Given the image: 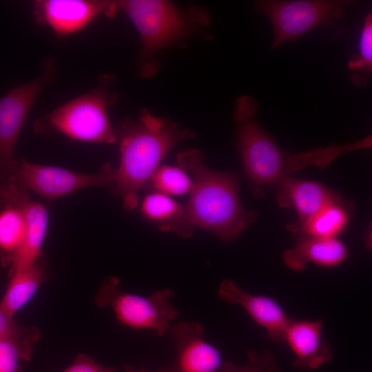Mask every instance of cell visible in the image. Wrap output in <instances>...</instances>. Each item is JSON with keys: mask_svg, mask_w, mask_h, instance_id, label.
<instances>
[{"mask_svg": "<svg viewBox=\"0 0 372 372\" xmlns=\"http://www.w3.org/2000/svg\"><path fill=\"white\" fill-rule=\"evenodd\" d=\"M182 207L169 196L154 192L144 198L141 210L147 220L158 224L161 230L169 231L180 214Z\"/></svg>", "mask_w": 372, "mask_h": 372, "instance_id": "23", "label": "cell"}, {"mask_svg": "<svg viewBox=\"0 0 372 372\" xmlns=\"http://www.w3.org/2000/svg\"><path fill=\"white\" fill-rule=\"evenodd\" d=\"M113 76H103L92 90L79 96L39 118L36 132H58L72 140L96 143H116L108 108L116 102Z\"/></svg>", "mask_w": 372, "mask_h": 372, "instance_id": "5", "label": "cell"}, {"mask_svg": "<svg viewBox=\"0 0 372 372\" xmlns=\"http://www.w3.org/2000/svg\"><path fill=\"white\" fill-rule=\"evenodd\" d=\"M349 256L346 245L337 238H299L295 247L283 254L285 264L300 271L310 262L323 267L341 264Z\"/></svg>", "mask_w": 372, "mask_h": 372, "instance_id": "16", "label": "cell"}, {"mask_svg": "<svg viewBox=\"0 0 372 372\" xmlns=\"http://www.w3.org/2000/svg\"><path fill=\"white\" fill-rule=\"evenodd\" d=\"M27 328L19 325L13 316L0 309V340L19 335Z\"/></svg>", "mask_w": 372, "mask_h": 372, "instance_id": "26", "label": "cell"}, {"mask_svg": "<svg viewBox=\"0 0 372 372\" xmlns=\"http://www.w3.org/2000/svg\"><path fill=\"white\" fill-rule=\"evenodd\" d=\"M115 1L101 0H39L34 3L37 21L58 37L69 35L87 27L101 15L114 16Z\"/></svg>", "mask_w": 372, "mask_h": 372, "instance_id": "10", "label": "cell"}, {"mask_svg": "<svg viewBox=\"0 0 372 372\" xmlns=\"http://www.w3.org/2000/svg\"><path fill=\"white\" fill-rule=\"evenodd\" d=\"M176 354L174 362L156 372H217L223 364L220 351L204 339L203 327L181 322L170 327Z\"/></svg>", "mask_w": 372, "mask_h": 372, "instance_id": "11", "label": "cell"}, {"mask_svg": "<svg viewBox=\"0 0 372 372\" xmlns=\"http://www.w3.org/2000/svg\"><path fill=\"white\" fill-rule=\"evenodd\" d=\"M348 68L352 72L351 80L358 87L366 86L372 70V14L365 17L358 41V48L348 61Z\"/></svg>", "mask_w": 372, "mask_h": 372, "instance_id": "21", "label": "cell"}, {"mask_svg": "<svg viewBox=\"0 0 372 372\" xmlns=\"http://www.w3.org/2000/svg\"><path fill=\"white\" fill-rule=\"evenodd\" d=\"M176 160L190 174L193 188L169 231L187 238L199 228L225 241L237 238L256 218L255 212L246 211L241 204L238 176L208 168L203 163L202 153L196 149L181 151Z\"/></svg>", "mask_w": 372, "mask_h": 372, "instance_id": "1", "label": "cell"}, {"mask_svg": "<svg viewBox=\"0 0 372 372\" xmlns=\"http://www.w3.org/2000/svg\"><path fill=\"white\" fill-rule=\"evenodd\" d=\"M322 320H291L285 341L296 356L293 366L298 370L318 369L333 357L331 344L324 340Z\"/></svg>", "mask_w": 372, "mask_h": 372, "instance_id": "13", "label": "cell"}, {"mask_svg": "<svg viewBox=\"0 0 372 372\" xmlns=\"http://www.w3.org/2000/svg\"><path fill=\"white\" fill-rule=\"evenodd\" d=\"M113 276L104 281L96 298L97 306H110L118 321L135 329H151L162 336L168 333L178 311L170 303L174 293L170 289L154 291L148 296L124 292Z\"/></svg>", "mask_w": 372, "mask_h": 372, "instance_id": "6", "label": "cell"}, {"mask_svg": "<svg viewBox=\"0 0 372 372\" xmlns=\"http://www.w3.org/2000/svg\"><path fill=\"white\" fill-rule=\"evenodd\" d=\"M124 369L125 372H150L149 371L143 368H134L129 366H125Z\"/></svg>", "mask_w": 372, "mask_h": 372, "instance_id": "27", "label": "cell"}, {"mask_svg": "<svg viewBox=\"0 0 372 372\" xmlns=\"http://www.w3.org/2000/svg\"><path fill=\"white\" fill-rule=\"evenodd\" d=\"M0 256L10 264L20 249L25 233L24 214L15 194L14 181L10 179L0 189Z\"/></svg>", "mask_w": 372, "mask_h": 372, "instance_id": "17", "label": "cell"}, {"mask_svg": "<svg viewBox=\"0 0 372 372\" xmlns=\"http://www.w3.org/2000/svg\"><path fill=\"white\" fill-rule=\"evenodd\" d=\"M343 0H261L256 10L269 20L273 30L271 49L293 41L317 26L345 15Z\"/></svg>", "mask_w": 372, "mask_h": 372, "instance_id": "8", "label": "cell"}, {"mask_svg": "<svg viewBox=\"0 0 372 372\" xmlns=\"http://www.w3.org/2000/svg\"><path fill=\"white\" fill-rule=\"evenodd\" d=\"M349 210L344 201L332 203L309 218L291 225L289 229L299 238H336L348 224Z\"/></svg>", "mask_w": 372, "mask_h": 372, "instance_id": "19", "label": "cell"}, {"mask_svg": "<svg viewBox=\"0 0 372 372\" xmlns=\"http://www.w3.org/2000/svg\"><path fill=\"white\" fill-rule=\"evenodd\" d=\"M258 103L251 96H240L234 106L237 143L245 174L256 187L276 186L296 171L308 166L324 169L340 156L371 147L372 137L346 145L326 147L291 153L284 150L258 123Z\"/></svg>", "mask_w": 372, "mask_h": 372, "instance_id": "2", "label": "cell"}, {"mask_svg": "<svg viewBox=\"0 0 372 372\" xmlns=\"http://www.w3.org/2000/svg\"><path fill=\"white\" fill-rule=\"evenodd\" d=\"M114 131L121 156L110 185L130 211L138 205L139 189L167 154L194 133L146 109L141 110L136 121H125Z\"/></svg>", "mask_w": 372, "mask_h": 372, "instance_id": "3", "label": "cell"}, {"mask_svg": "<svg viewBox=\"0 0 372 372\" xmlns=\"http://www.w3.org/2000/svg\"><path fill=\"white\" fill-rule=\"evenodd\" d=\"M276 201L280 207L293 208L303 221L327 205L344 201L335 191L317 182L288 176L277 185Z\"/></svg>", "mask_w": 372, "mask_h": 372, "instance_id": "14", "label": "cell"}, {"mask_svg": "<svg viewBox=\"0 0 372 372\" xmlns=\"http://www.w3.org/2000/svg\"><path fill=\"white\" fill-rule=\"evenodd\" d=\"M155 192L165 195H183L190 193L193 183L180 166H158L144 185Z\"/></svg>", "mask_w": 372, "mask_h": 372, "instance_id": "22", "label": "cell"}, {"mask_svg": "<svg viewBox=\"0 0 372 372\" xmlns=\"http://www.w3.org/2000/svg\"><path fill=\"white\" fill-rule=\"evenodd\" d=\"M15 194L23 209L25 233L20 249L12 257L10 272L30 266L39 260L48 224L45 205L32 200L28 190L14 181Z\"/></svg>", "mask_w": 372, "mask_h": 372, "instance_id": "15", "label": "cell"}, {"mask_svg": "<svg viewBox=\"0 0 372 372\" xmlns=\"http://www.w3.org/2000/svg\"><path fill=\"white\" fill-rule=\"evenodd\" d=\"M218 293L224 301L240 305L273 342H284L291 320L274 299L247 293L231 280H224L220 284Z\"/></svg>", "mask_w": 372, "mask_h": 372, "instance_id": "12", "label": "cell"}, {"mask_svg": "<svg viewBox=\"0 0 372 372\" xmlns=\"http://www.w3.org/2000/svg\"><path fill=\"white\" fill-rule=\"evenodd\" d=\"M55 61L48 58L41 73L19 84L0 99V189L12 177L17 159L16 145L25 121L36 100L54 79Z\"/></svg>", "mask_w": 372, "mask_h": 372, "instance_id": "7", "label": "cell"}, {"mask_svg": "<svg viewBox=\"0 0 372 372\" xmlns=\"http://www.w3.org/2000/svg\"><path fill=\"white\" fill-rule=\"evenodd\" d=\"M61 372H116V369L100 364L89 355L81 353Z\"/></svg>", "mask_w": 372, "mask_h": 372, "instance_id": "25", "label": "cell"}, {"mask_svg": "<svg viewBox=\"0 0 372 372\" xmlns=\"http://www.w3.org/2000/svg\"><path fill=\"white\" fill-rule=\"evenodd\" d=\"M39 336V330L32 327L19 335L1 340L0 372H23Z\"/></svg>", "mask_w": 372, "mask_h": 372, "instance_id": "20", "label": "cell"}, {"mask_svg": "<svg viewBox=\"0 0 372 372\" xmlns=\"http://www.w3.org/2000/svg\"><path fill=\"white\" fill-rule=\"evenodd\" d=\"M220 369L222 372H282L271 351L254 350L247 353V362L244 365L238 366L227 361L223 362Z\"/></svg>", "mask_w": 372, "mask_h": 372, "instance_id": "24", "label": "cell"}, {"mask_svg": "<svg viewBox=\"0 0 372 372\" xmlns=\"http://www.w3.org/2000/svg\"><path fill=\"white\" fill-rule=\"evenodd\" d=\"M115 2L118 10L124 12L140 36L139 71L143 77L152 76L157 72L156 54L194 35L209 24V14L200 8H180L165 0Z\"/></svg>", "mask_w": 372, "mask_h": 372, "instance_id": "4", "label": "cell"}, {"mask_svg": "<svg viewBox=\"0 0 372 372\" xmlns=\"http://www.w3.org/2000/svg\"><path fill=\"white\" fill-rule=\"evenodd\" d=\"M113 172L107 167L99 174H83L21 158L17 160L11 178L27 190L52 200L84 188L110 185Z\"/></svg>", "mask_w": 372, "mask_h": 372, "instance_id": "9", "label": "cell"}, {"mask_svg": "<svg viewBox=\"0 0 372 372\" xmlns=\"http://www.w3.org/2000/svg\"><path fill=\"white\" fill-rule=\"evenodd\" d=\"M46 276L45 267L39 260L10 272V280L0 303V309L14 316L32 299Z\"/></svg>", "mask_w": 372, "mask_h": 372, "instance_id": "18", "label": "cell"}]
</instances>
